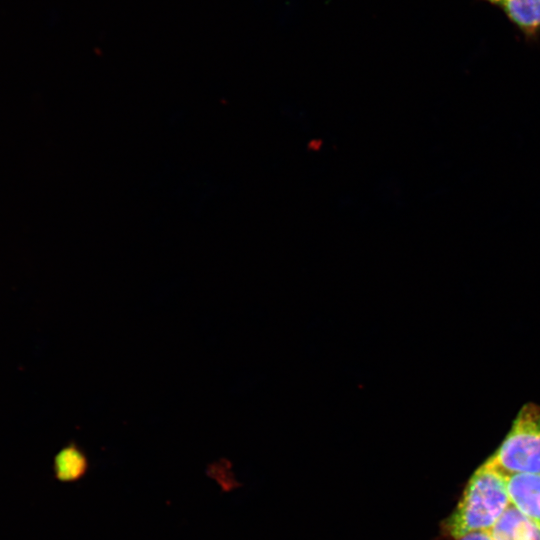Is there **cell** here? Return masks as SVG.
Wrapping results in <instances>:
<instances>
[{
	"label": "cell",
	"instance_id": "6da1fadb",
	"mask_svg": "<svg viewBox=\"0 0 540 540\" xmlns=\"http://www.w3.org/2000/svg\"><path fill=\"white\" fill-rule=\"evenodd\" d=\"M507 474L489 462L469 479L455 509L444 520L445 534L457 540L474 532H487L510 505Z\"/></svg>",
	"mask_w": 540,
	"mask_h": 540
},
{
	"label": "cell",
	"instance_id": "277c9868",
	"mask_svg": "<svg viewBox=\"0 0 540 540\" xmlns=\"http://www.w3.org/2000/svg\"><path fill=\"white\" fill-rule=\"evenodd\" d=\"M510 504L540 525V473L507 474Z\"/></svg>",
	"mask_w": 540,
	"mask_h": 540
},
{
	"label": "cell",
	"instance_id": "7a4b0ae2",
	"mask_svg": "<svg viewBox=\"0 0 540 540\" xmlns=\"http://www.w3.org/2000/svg\"><path fill=\"white\" fill-rule=\"evenodd\" d=\"M491 465L506 474L540 473V407L526 404L491 457Z\"/></svg>",
	"mask_w": 540,
	"mask_h": 540
},
{
	"label": "cell",
	"instance_id": "5b68a950",
	"mask_svg": "<svg viewBox=\"0 0 540 540\" xmlns=\"http://www.w3.org/2000/svg\"><path fill=\"white\" fill-rule=\"evenodd\" d=\"M486 533L491 540H540V525L510 504Z\"/></svg>",
	"mask_w": 540,
	"mask_h": 540
},
{
	"label": "cell",
	"instance_id": "3957f363",
	"mask_svg": "<svg viewBox=\"0 0 540 540\" xmlns=\"http://www.w3.org/2000/svg\"><path fill=\"white\" fill-rule=\"evenodd\" d=\"M500 10L528 43L540 39V0H477Z\"/></svg>",
	"mask_w": 540,
	"mask_h": 540
},
{
	"label": "cell",
	"instance_id": "52a82bcc",
	"mask_svg": "<svg viewBox=\"0 0 540 540\" xmlns=\"http://www.w3.org/2000/svg\"><path fill=\"white\" fill-rule=\"evenodd\" d=\"M457 540H491L486 532H474L467 534Z\"/></svg>",
	"mask_w": 540,
	"mask_h": 540
},
{
	"label": "cell",
	"instance_id": "8992f818",
	"mask_svg": "<svg viewBox=\"0 0 540 540\" xmlns=\"http://www.w3.org/2000/svg\"><path fill=\"white\" fill-rule=\"evenodd\" d=\"M55 476L65 482L78 480L85 475L88 459L84 451L76 444L69 443L63 447L54 458Z\"/></svg>",
	"mask_w": 540,
	"mask_h": 540
}]
</instances>
